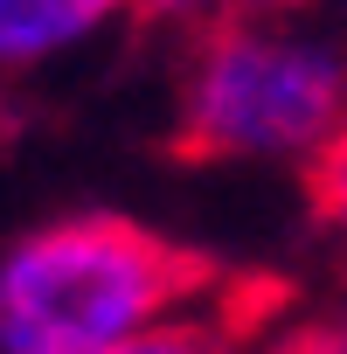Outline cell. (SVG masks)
Wrapping results in <instances>:
<instances>
[{"label":"cell","instance_id":"8992f818","mask_svg":"<svg viewBox=\"0 0 347 354\" xmlns=\"http://www.w3.org/2000/svg\"><path fill=\"white\" fill-rule=\"evenodd\" d=\"M264 354H347V326H299V333L271 340Z\"/></svg>","mask_w":347,"mask_h":354},{"label":"cell","instance_id":"277c9868","mask_svg":"<svg viewBox=\"0 0 347 354\" xmlns=\"http://www.w3.org/2000/svg\"><path fill=\"white\" fill-rule=\"evenodd\" d=\"M306 202H312V223H319L333 243H347V111H340V125L306 153Z\"/></svg>","mask_w":347,"mask_h":354},{"label":"cell","instance_id":"5b68a950","mask_svg":"<svg viewBox=\"0 0 347 354\" xmlns=\"http://www.w3.org/2000/svg\"><path fill=\"white\" fill-rule=\"evenodd\" d=\"M97 354H229V340L209 333V326H139V333H125Z\"/></svg>","mask_w":347,"mask_h":354},{"label":"cell","instance_id":"7a4b0ae2","mask_svg":"<svg viewBox=\"0 0 347 354\" xmlns=\"http://www.w3.org/2000/svg\"><path fill=\"white\" fill-rule=\"evenodd\" d=\"M347 111V56L250 15L209 21L174 104V160H306Z\"/></svg>","mask_w":347,"mask_h":354},{"label":"cell","instance_id":"52a82bcc","mask_svg":"<svg viewBox=\"0 0 347 354\" xmlns=\"http://www.w3.org/2000/svg\"><path fill=\"white\" fill-rule=\"evenodd\" d=\"M271 8H299V0H271Z\"/></svg>","mask_w":347,"mask_h":354},{"label":"cell","instance_id":"6da1fadb","mask_svg":"<svg viewBox=\"0 0 347 354\" xmlns=\"http://www.w3.org/2000/svg\"><path fill=\"white\" fill-rule=\"evenodd\" d=\"M216 285V257L132 216H63L0 257V354H97Z\"/></svg>","mask_w":347,"mask_h":354},{"label":"cell","instance_id":"3957f363","mask_svg":"<svg viewBox=\"0 0 347 354\" xmlns=\"http://www.w3.org/2000/svg\"><path fill=\"white\" fill-rule=\"evenodd\" d=\"M132 0H0V63H42L97 35Z\"/></svg>","mask_w":347,"mask_h":354}]
</instances>
